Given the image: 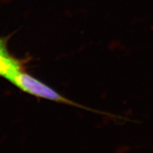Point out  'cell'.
<instances>
[{"label":"cell","instance_id":"cell-3","mask_svg":"<svg viewBox=\"0 0 153 153\" xmlns=\"http://www.w3.org/2000/svg\"><path fill=\"white\" fill-rule=\"evenodd\" d=\"M0 55L3 56H10L7 47V41L4 38H0Z\"/></svg>","mask_w":153,"mask_h":153},{"label":"cell","instance_id":"cell-1","mask_svg":"<svg viewBox=\"0 0 153 153\" xmlns=\"http://www.w3.org/2000/svg\"><path fill=\"white\" fill-rule=\"evenodd\" d=\"M7 79L15 85L16 87L23 91L24 92L35 96L36 97L47 99L66 105H72V106L84 110H88V111L94 112L95 113L108 114L98 111L97 110L86 107L83 106L82 105L71 101L70 99L63 97L56 91L52 89L49 86L47 85L41 81L34 78L30 75L23 72L21 70L16 71L15 73L8 76Z\"/></svg>","mask_w":153,"mask_h":153},{"label":"cell","instance_id":"cell-2","mask_svg":"<svg viewBox=\"0 0 153 153\" xmlns=\"http://www.w3.org/2000/svg\"><path fill=\"white\" fill-rule=\"evenodd\" d=\"M21 70V63L12 56L0 55V76L7 79L8 76Z\"/></svg>","mask_w":153,"mask_h":153}]
</instances>
